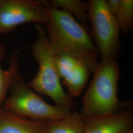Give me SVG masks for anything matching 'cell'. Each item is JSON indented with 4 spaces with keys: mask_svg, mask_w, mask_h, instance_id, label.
Returning <instances> with one entry per match:
<instances>
[{
    "mask_svg": "<svg viewBox=\"0 0 133 133\" xmlns=\"http://www.w3.org/2000/svg\"><path fill=\"white\" fill-rule=\"evenodd\" d=\"M55 54L57 71L71 97L79 96L87 84L90 71L76 57L66 53Z\"/></svg>",
    "mask_w": 133,
    "mask_h": 133,
    "instance_id": "obj_7",
    "label": "cell"
},
{
    "mask_svg": "<svg viewBox=\"0 0 133 133\" xmlns=\"http://www.w3.org/2000/svg\"><path fill=\"white\" fill-rule=\"evenodd\" d=\"M84 116V133H125L133 129V114L131 108H123L107 116Z\"/></svg>",
    "mask_w": 133,
    "mask_h": 133,
    "instance_id": "obj_8",
    "label": "cell"
},
{
    "mask_svg": "<svg viewBox=\"0 0 133 133\" xmlns=\"http://www.w3.org/2000/svg\"><path fill=\"white\" fill-rule=\"evenodd\" d=\"M48 13L45 23L50 46L54 53H66L79 59L94 74L99 63V52L89 30L79 24L70 12L40 1Z\"/></svg>",
    "mask_w": 133,
    "mask_h": 133,
    "instance_id": "obj_1",
    "label": "cell"
},
{
    "mask_svg": "<svg viewBox=\"0 0 133 133\" xmlns=\"http://www.w3.org/2000/svg\"><path fill=\"white\" fill-rule=\"evenodd\" d=\"M51 4L56 8H60L71 14H75L81 21V24L85 28H88L87 24L88 22L87 14V2L80 0H51Z\"/></svg>",
    "mask_w": 133,
    "mask_h": 133,
    "instance_id": "obj_13",
    "label": "cell"
},
{
    "mask_svg": "<svg viewBox=\"0 0 133 133\" xmlns=\"http://www.w3.org/2000/svg\"><path fill=\"white\" fill-rule=\"evenodd\" d=\"M36 28L38 38L31 49L39 68L29 85L33 90L50 98L55 105L71 111L75 108L76 103L62 88L56 65L55 54L50 46L46 31L40 24H37Z\"/></svg>",
    "mask_w": 133,
    "mask_h": 133,
    "instance_id": "obj_2",
    "label": "cell"
},
{
    "mask_svg": "<svg viewBox=\"0 0 133 133\" xmlns=\"http://www.w3.org/2000/svg\"><path fill=\"white\" fill-rule=\"evenodd\" d=\"M125 133H133V128L129 130V131H127L126 132H125Z\"/></svg>",
    "mask_w": 133,
    "mask_h": 133,
    "instance_id": "obj_14",
    "label": "cell"
},
{
    "mask_svg": "<svg viewBox=\"0 0 133 133\" xmlns=\"http://www.w3.org/2000/svg\"><path fill=\"white\" fill-rule=\"evenodd\" d=\"M82 98L81 113L88 116L114 114L119 110L117 86L120 70L115 59L101 60Z\"/></svg>",
    "mask_w": 133,
    "mask_h": 133,
    "instance_id": "obj_3",
    "label": "cell"
},
{
    "mask_svg": "<svg viewBox=\"0 0 133 133\" xmlns=\"http://www.w3.org/2000/svg\"><path fill=\"white\" fill-rule=\"evenodd\" d=\"M48 121L20 118L0 109V133H48Z\"/></svg>",
    "mask_w": 133,
    "mask_h": 133,
    "instance_id": "obj_9",
    "label": "cell"
},
{
    "mask_svg": "<svg viewBox=\"0 0 133 133\" xmlns=\"http://www.w3.org/2000/svg\"><path fill=\"white\" fill-rule=\"evenodd\" d=\"M84 116L74 112L63 119L48 121V133H84Z\"/></svg>",
    "mask_w": 133,
    "mask_h": 133,
    "instance_id": "obj_11",
    "label": "cell"
},
{
    "mask_svg": "<svg viewBox=\"0 0 133 133\" xmlns=\"http://www.w3.org/2000/svg\"><path fill=\"white\" fill-rule=\"evenodd\" d=\"M48 13L39 1L0 0V34L8 33L20 24H45Z\"/></svg>",
    "mask_w": 133,
    "mask_h": 133,
    "instance_id": "obj_6",
    "label": "cell"
},
{
    "mask_svg": "<svg viewBox=\"0 0 133 133\" xmlns=\"http://www.w3.org/2000/svg\"><path fill=\"white\" fill-rule=\"evenodd\" d=\"M11 93L3 103V109L22 118L33 120H55L65 118L71 111L46 103L35 93L19 75L14 78Z\"/></svg>",
    "mask_w": 133,
    "mask_h": 133,
    "instance_id": "obj_4",
    "label": "cell"
},
{
    "mask_svg": "<svg viewBox=\"0 0 133 133\" xmlns=\"http://www.w3.org/2000/svg\"><path fill=\"white\" fill-rule=\"evenodd\" d=\"M106 3L115 18L119 31L128 33L133 27V0H108Z\"/></svg>",
    "mask_w": 133,
    "mask_h": 133,
    "instance_id": "obj_10",
    "label": "cell"
},
{
    "mask_svg": "<svg viewBox=\"0 0 133 133\" xmlns=\"http://www.w3.org/2000/svg\"><path fill=\"white\" fill-rule=\"evenodd\" d=\"M87 14L102 60L115 59L121 49L119 29L106 1L90 0L87 2Z\"/></svg>",
    "mask_w": 133,
    "mask_h": 133,
    "instance_id": "obj_5",
    "label": "cell"
},
{
    "mask_svg": "<svg viewBox=\"0 0 133 133\" xmlns=\"http://www.w3.org/2000/svg\"><path fill=\"white\" fill-rule=\"evenodd\" d=\"M18 54V51L14 53L11 58L9 68L7 70H4L1 64L4 55V49L0 45V109L5 99L8 91L10 88L15 77L17 75Z\"/></svg>",
    "mask_w": 133,
    "mask_h": 133,
    "instance_id": "obj_12",
    "label": "cell"
}]
</instances>
